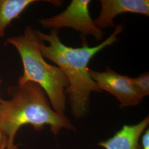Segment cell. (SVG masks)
<instances>
[{"mask_svg":"<svg viewBox=\"0 0 149 149\" xmlns=\"http://www.w3.org/2000/svg\"><path fill=\"white\" fill-rule=\"evenodd\" d=\"M123 27V24L117 25L109 37L95 47H89L85 39H82V46L79 48H72L62 43L59 30L52 29L49 34L35 30L39 38L38 47L43 57L56 64L68 78L69 87L66 94L76 118L83 117L87 113L91 93L101 92L89 74L91 60L102 50L117 42Z\"/></svg>","mask_w":149,"mask_h":149,"instance_id":"6da1fadb","label":"cell"},{"mask_svg":"<svg viewBox=\"0 0 149 149\" xmlns=\"http://www.w3.org/2000/svg\"><path fill=\"white\" fill-rule=\"evenodd\" d=\"M149 124V116L134 125H124L112 137L98 145L104 149H141L140 139Z\"/></svg>","mask_w":149,"mask_h":149,"instance_id":"52a82bcc","label":"cell"},{"mask_svg":"<svg viewBox=\"0 0 149 149\" xmlns=\"http://www.w3.org/2000/svg\"><path fill=\"white\" fill-rule=\"evenodd\" d=\"M91 0H72L63 12L55 16L40 19L44 28L59 30L70 28L80 32L84 36H91L97 41L104 38V32L97 27L90 14Z\"/></svg>","mask_w":149,"mask_h":149,"instance_id":"277c9868","label":"cell"},{"mask_svg":"<svg viewBox=\"0 0 149 149\" xmlns=\"http://www.w3.org/2000/svg\"><path fill=\"white\" fill-rule=\"evenodd\" d=\"M1 82H2V81H1V80L0 79V85H1ZM1 100H2V99H1V97H0V104H1Z\"/></svg>","mask_w":149,"mask_h":149,"instance_id":"4fadbf2b","label":"cell"},{"mask_svg":"<svg viewBox=\"0 0 149 149\" xmlns=\"http://www.w3.org/2000/svg\"><path fill=\"white\" fill-rule=\"evenodd\" d=\"M134 87L140 96L144 98L149 95V74L146 72L135 78L132 77Z\"/></svg>","mask_w":149,"mask_h":149,"instance_id":"9c48e42d","label":"cell"},{"mask_svg":"<svg viewBox=\"0 0 149 149\" xmlns=\"http://www.w3.org/2000/svg\"><path fill=\"white\" fill-rule=\"evenodd\" d=\"M6 146V138L0 129V149H2Z\"/></svg>","mask_w":149,"mask_h":149,"instance_id":"8fae6325","label":"cell"},{"mask_svg":"<svg viewBox=\"0 0 149 149\" xmlns=\"http://www.w3.org/2000/svg\"><path fill=\"white\" fill-rule=\"evenodd\" d=\"M8 91L11 99L2 100L0 104V129L6 138V148L15 145L16 134L25 125H31L37 131L48 125L54 135L63 129H74L68 118L54 110L47 94L37 84H17Z\"/></svg>","mask_w":149,"mask_h":149,"instance_id":"7a4b0ae2","label":"cell"},{"mask_svg":"<svg viewBox=\"0 0 149 149\" xmlns=\"http://www.w3.org/2000/svg\"><path fill=\"white\" fill-rule=\"evenodd\" d=\"M36 0H0V38L5 35L6 29L13 19L18 18Z\"/></svg>","mask_w":149,"mask_h":149,"instance_id":"ba28073f","label":"cell"},{"mask_svg":"<svg viewBox=\"0 0 149 149\" xmlns=\"http://www.w3.org/2000/svg\"><path fill=\"white\" fill-rule=\"evenodd\" d=\"M141 149H149V130L146 129L141 136Z\"/></svg>","mask_w":149,"mask_h":149,"instance_id":"30bf717a","label":"cell"},{"mask_svg":"<svg viewBox=\"0 0 149 149\" xmlns=\"http://www.w3.org/2000/svg\"><path fill=\"white\" fill-rule=\"evenodd\" d=\"M39 40L35 30L29 26L21 36L7 39L6 43L16 48L23 64V72L18 79V84L28 82L37 84L47 94L54 110L64 116L69 81L59 67L45 61L38 47Z\"/></svg>","mask_w":149,"mask_h":149,"instance_id":"3957f363","label":"cell"},{"mask_svg":"<svg viewBox=\"0 0 149 149\" xmlns=\"http://www.w3.org/2000/svg\"><path fill=\"white\" fill-rule=\"evenodd\" d=\"M2 149H19V148H18V145L15 144L13 147H12L11 148H6V146H5Z\"/></svg>","mask_w":149,"mask_h":149,"instance_id":"7c38bea8","label":"cell"},{"mask_svg":"<svg viewBox=\"0 0 149 149\" xmlns=\"http://www.w3.org/2000/svg\"><path fill=\"white\" fill-rule=\"evenodd\" d=\"M100 15L94 20L100 29L115 27L114 19L119 15L132 13L149 16V0H101Z\"/></svg>","mask_w":149,"mask_h":149,"instance_id":"8992f818","label":"cell"},{"mask_svg":"<svg viewBox=\"0 0 149 149\" xmlns=\"http://www.w3.org/2000/svg\"><path fill=\"white\" fill-rule=\"evenodd\" d=\"M89 74L101 91L114 96L122 107L135 106L143 100L135 90L130 77L119 74L109 67L104 71L90 69Z\"/></svg>","mask_w":149,"mask_h":149,"instance_id":"5b68a950","label":"cell"}]
</instances>
